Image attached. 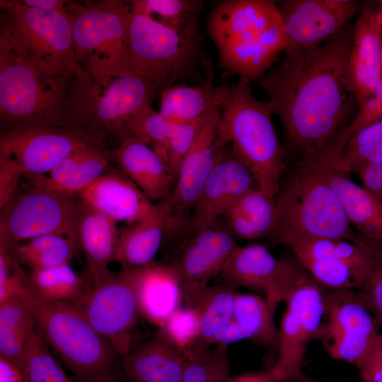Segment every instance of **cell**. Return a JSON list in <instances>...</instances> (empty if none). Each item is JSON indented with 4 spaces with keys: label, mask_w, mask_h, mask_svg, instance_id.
<instances>
[{
    "label": "cell",
    "mask_w": 382,
    "mask_h": 382,
    "mask_svg": "<svg viewBox=\"0 0 382 382\" xmlns=\"http://www.w3.org/2000/svg\"><path fill=\"white\" fill-rule=\"evenodd\" d=\"M171 212L168 195L154 204L143 219L119 230L115 261L122 270L142 267L155 262L168 232Z\"/></svg>",
    "instance_id": "cell-23"
},
{
    "label": "cell",
    "mask_w": 382,
    "mask_h": 382,
    "mask_svg": "<svg viewBox=\"0 0 382 382\" xmlns=\"http://www.w3.org/2000/svg\"><path fill=\"white\" fill-rule=\"evenodd\" d=\"M29 279L37 296L53 302H74L86 285V277L79 275L69 264L32 270Z\"/></svg>",
    "instance_id": "cell-37"
},
{
    "label": "cell",
    "mask_w": 382,
    "mask_h": 382,
    "mask_svg": "<svg viewBox=\"0 0 382 382\" xmlns=\"http://www.w3.org/2000/svg\"><path fill=\"white\" fill-rule=\"evenodd\" d=\"M0 10V50L49 76L73 77L83 72L76 62L66 11L30 7L21 0H1Z\"/></svg>",
    "instance_id": "cell-7"
},
{
    "label": "cell",
    "mask_w": 382,
    "mask_h": 382,
    "mask_svg": "<svg viewBox=\"0 0 382 382\" xmlns=\"http://www.w3.org/2000/svg\"><path fill=\"white\" fill-rule=\"evenodd\" d=\"M202 38L199 26L176 30L132 11L128 30L130 69L160 94L177 81L197 78Z\"/></svg>",
    "instance_id": "cell-9"
},
{
    "label": "cell",
    "mask_w": 382,
    "mask_h": 382,
    "mask_svg": "<svg viewBox=\"0 0 382 382\" xmlns=\"http://www.w3.org/2000/svg\"><path fill=\"white\" fill-rule=\"evenodd\" d=\"M335 291L325 300L329 316L328 350L332 357L357 366L378 346L382 335L364 305L349 290Z\"/></svg>",
    "instance_id": "cell-19"
},
{
    "label": "cell",
    "mask_w": 382,
    "mask_h": 382,
    "mask_svg": "<svg viewBox=\"0 0 382 382\" xmlns=\"http://www.w3.org/2000/svg\"><path fill=\"white\" fill-rule=\"evenodd\" d=\"M207 115L188 124L173 125L168 143L167 166L174 185L182 162L194 143Z\"/></svg>",
    "instance_id": "cell-46"
},
{
    "label": "cell",
    "mask_w": 382,
    "mask_h": 382,
    "mask_svg": "<svg viewBox=\"0 0 382 382\" xmlns=\"http://www.w3.org/2000/svg\"><path fill=\"white\" fill-rule=\"evenodd\" d=\"M111 156L117 168L151 201H161L171 193L174 182L166 164L142 141L124 134Z\"/></svg>",
    "instance_id": "cell-25"
},
{
    "label": "cell",
    "mask_w": 382,
    "mask_h": 382,
    "mask_svg": "<svg viewBox=\"0 0 382 382\" xmlns=\"http://www.w3.org/2000/svg\"><path fill=\"white\" fill-rule=\"evenodd\" d=\"M112 156L100 146L80 148L60 161L47 175L29 180L28 187L68 197L79 195L111 171Z\"/></svg>",
    "instance_id": "cell-24"
},
{
    "label": "cell",
    "mask_w": 382,
    "mask_h": 382,
    "mask_svg": "<svg viewBox=\"0 0 382 382\" xmlns=\"http://www.w3.org/2000/svg\"><path fill=\"white\" fill-rule=\"evenodd\" d=\"M257 188L253 173L226 145L195 202L185 228L183 245L193 234L221 216L236 199Z\"/></svg>",
    "instance_id": "cell-20"
},
{
    "label": "cell",
    "mask_w": 382,
    "mask_h": 382,
    "mask_svg": "<svg viewBox=\"0 0 382 382\" xmlns=\"http://www.w3.org/2000/svg\"><path fill=\"white\" fill-rule=\"evenodd\" d=\"M0 382H25L19 369L2 356H0Z\"/></svg>",
    "instance_id": "cell-52"
},
{
    "label": "cell",
    "mask_w": 382,
    "mask_h": 382,
    "mask_svg": "<svg viewBox=\"0 0 382 382\" xmlns=\"http://www.w3.org/2000/svg\"><path fill=\"white\" fill-rule=\"evenodd\" d=\"M172 345L186 354L196 344L199 335V317L187 306L179 308L158 332Z\"/></svg>",
    "instance_id": "cell-43"
},
{
    "label": "cell",
    "mask_w": 382,
    "mask_h": 382,
    "mask_svg": "<svg viewBox=\"0 0 382 382\" xmlns=\"http://www.w3.org/2000/svg\"><path fill=\"white\" fill-rule=\"evenodd\" d=\"M137 291L141 316L159 328L181 307L180 283L170 265L139 267Z\"/></svg>",
    "instance_id": "cell-28"
},
{
    "label": "cell",
    "mask_w": 382,
    "mask_h": 382,
    "mask_svg": "<svg viewBox=\"0 0 382 382\" xmlns=\"http://www.w3.org/2000/svg\"><path fill=\"white\" fill-rule=\"evenodd\" d=\"M354 243L367 260L366 272L360 288L364 291L368 304L382 322V239L367 238L357 233Z\"/></svg>",
    "instance_id": "cell-42"
},
{
    "label": "cell",
    "mask_w": 382,
    "mask_h": 382,
    "mask_svg": "<svg viewBox=\"0 0 382 382\" xmlns=\"http://www.w3.org/2000/svg\"><path fill=\"white\" fill-rule=\"evenodd\" d=\"M138 272L134 268L108 270L96 277L86 275L82 294L70 303L122 357L132 349L133 330L141 316Z\"/></svg>",
    "instance_id": "cell-11"
},
{
    "label": "cell",
    "mask_w": 382,
    "mask_h": 382,
    "mask_svg": "<svg viewBox=\"0 0 382 382\" xmlns=\"http://www.w3.org/2000/svg\"><path fill=\"white\" fill-rule=\"evenodd\" d=\"M33 289L13 295L0 303V328L23 335L35 328Z\"/></svg>",
    "instance_id": "cell-44"
},
{
    "label": "cell",
    "mask_w": 382,
    "mask_h": 382,
    "mask_svg": "<svg viewBox=\"0 0 382 382\" xmlns=\"http://www.w3.org/2000/svg\"><path fill=\"white\" fill-rule=\"evenodd\" d=\"M275 216L266 237L286 244L300 237L342 239L354 243L357 233L350 225L340 199L320 174L315 156L299 158L276 198Z\"/></svg>",
    "instance_id": "cell-4"
},
{
    "label": "cell",
    "mask_w": 382,
    "mask_h": 382,
    "mask_svg": "<svg viewBox=\"0 0 382 382\" xmlns=\"http://www.w3.org/2000/svg\"><path fill=\"white\" fill-rule=\"evenodd\" d=\"M103 141L71 127H35L1 132L0 158L13 162L28 180L47 175L73 151Z\"/></svg>",
    "instance_id": "cell-14"
},
{
    "label": "cell",
    "mask_w": 382,
    "mask_h": 382,
    "mask_svg": "<svg viewBox=\"0 0 382 382\" xmlns=\"http://www.w3.org/2000/svg\"><path fill=\"white\" fill-rule=\"evenodd\" d=\"M276 201L258 188L236 199L223 213L228 228L243 239L266 237L273 224Z\"/></svg>",
    "instance_id": "cell-32"
},
{
    "label": "cell",
    "mask_w": 382,
    "mask_h": 382,
    "mask_svg": "<svg viewBox=\"0 0 382 382\" xmlns=\"http://www.w3.org/2000/svg\"><path fill=\"white\" fill-rule=\"evenodd\" d=\"M8 248L21 264L32 270L69 264L79 246L76 238L52 233Z\"/></svg>",
    "instance_id": "cell-33"
},
{
    "label": "cell",
    "mask_w": 382,
    "mask_h": 382,
    "mask_svg": "<svg viewBox=\"0 0 382 382\" xmlns=\"http://www.w3.org/2000/svg\"><path fill=\"white\" fill-rule=\"evenodd\" d=\"M378 354L380 355V357H381L382 359V340L378 347Z\"/></svg>",
    "instance_id": "cell-55"
},
{
    "label": "cell",
    "mask_w": 382,
    "mask_h": 382,
    "mask_svg": "<svg viewBox=\"0 0 382 382\" xmlns=\"http://www.w3.org/2000/svg\"><path fill=\"white\" fill-rule=\"evenodd\" d=\"M250 339V333L233 318L219 328L210 338L208 345H228L243 340Z\"/></svg>",
    "instance_id": "cell-49"
},
{
    "label": "cell",
    "mask_w": 382,
    "mask_h": 382,
    "mask_svg": "<svg viewBox=\"0 0 382 382\" xmlns=\"http://www.w3.org/2000/svg\"><path fill=\"white\" fill-rule=\"evenodd\" d=\"M74 48L83 69L134 75L129 63L130 1H68Z\"/></svg>",
    "instance_id": "cell-10"
},
{
    "label": "cell",
    "mask_w": 382,
    "mask_h": 382,
    "mask_svg": "<svg viewBox=\"0 0 382 382\" xmlns=\"http://www.w3.org/2000/svg\"><path fill=\"white\" fill-rule=\"evenodd\" d=\"M250 81L227 86L219 105V134L255 177L258 189L276 201L284 169V152L275 132L270 102L253 93Z\"/></svg>",
    "instance_id": "cell-3"
},
{
    "label": "cell",
    "mask_w": 382,
    "mask_h": 382,
    "mask_svg": "<svg viewBox=\"0 0 382 382\" xmlns=\"http://www.w3.org/2000/svg\"><path fill=\"white\" fill-rule=\"evenodd\" d=\"M83 69L69 83L66 125L103 141L124 135L132 117L159 93L154 85L137 76Z\"/></svg>",
    "instance_id": "cell-5"
},
{
    "label": "cell",
    "mask_w": 382,
    "mask_h": 382,
    "mask_svg": "<svg viewBox=\"0 0 382 382\" xmlns=\"http://www.w3.org/2000/svg\"><path fill=\"white\" fill-rule=\"evenodd\" d=\"M26 6L35 7L46 11L66 12V4L68 1L64 0H21Z\"/></svg>",
    "instance_id": "cell-53"
},
{
    "label": "cell",
    "mask_w": 382,
    "mask_h": 382,
    "mask_svg": "<svg viewBox=\"0 0 382 382\" xmlns=\"http://www.w3.org/2000/svg\"><path fill=\"white\" fill-rule=\"evenodd\" d=\"M80 199L28 187L1 209L0 244L11 247L34 237L61 234L76 238Z\"/></svg>",
    "instance_id": "cell-12"
},
{
    "label": "cell",
    "mask_w": 382,
    "mask_h": 382,
    "mask_svg": "<svg viewBox=\"0 0 382 382\" xmlns=\"http://www.w3.org/2000/svg\"><path fill=\"white\" fill-rule=\"evenodd\" d=\"M74 380V379H73ZM74 382H76L74 380Z\"/></svg>",
    "instance_id": "cell-58"
},
{
    "label": "cell",
    "mask_w": 382,
    "mask_h": 382,
    "mask_svg": "<svg viewBox=\"0 0 382 382\" xmlns=\"http://www.w3.org/2000/svg\"><path fill=\"white\" fill-rule=\"evenodd\" d=\"M186 364L185 354L158 332L122 357L129 382H181Z\"/></svg>",
    "instance_id": "cell-26"
},
{
    "label": "cell",
    "mask_w": 382,
    "mask_h": 382,
    "mask_svg": "<svg viewBox=\"0 0 382 382\" xmlns=\"http://www.w3.org/2000/svg\"><path fill=\"white\" fill-rule=\"evenodd\" d=\"M32 296L35 329L76 382H120L122 357L75 306Z\"/></svg>",
    "instance_id": "cell-6"
},
{
    "label": "cell",
    "mask_w": 382,
    "mask_h": 382,
    "mask_svg": "<svg viewBox=\"0 0 382 382\" xmlns=\"http://www.w3.org/2000/svg\"><path fill=\"white\" fill-rule=\"evenodd\" d=\"M64 374L45 341L35 328L32 330L23 347L22 375L25 382H56Z\"/></svg>",
    "instance_id": "cell-40"
},
{
    "label": "cell",
    "mask_w": 382,
    "mask_h": 382,
    "mask_svg": "<svg viewBox=\"0 0 382 382\" xmlns=\"http://www.w3.org/2000/svg\"><path fill=\"white\" fill-rule=\"evenodd\" d=\"M207 29L219 66L250 82L260 81L288 47L275 1L219 2L208 16Z\"/></svg>",
    "instance_id": "cell-2"
},
{
    "label": "cell",
    "mask_w": 382,
    "mask_h": 382,
    "mask_svg": "<svg viewBox=\"0 0 382 382\" xmlns=\"http://www.w3.org/2000/svg\"><path fill=\"white\" fill-rule=\"evenodd\" d=\"M22 176L23 175L16 165L6 158H0V209L17 192Z\"/></svg>",
    "instance_id": "cell-48"
},
{
    "label": "cell",
    "mask_w": 382,
    "mask_h": 382,
    "mask_svg": "<svg viewBox=\"0 0 382 382\" xmlns=\"http://www.w3.org/2000/svg\"><path fill=\"white\" fill-rule=\"evenodd\" d=\"M219 123L217 108L206 117L182 162L169 195L172 212L168 236L185 230L199 195L226 146L220 137Z\"/></svg>",
    "instance_id": "cell-17"
},
{
    "label": "cell",
    "mask_w": 382,
    "mask_h": 382,
    "mask_svg": "<svg viewBox=\"0 0 382 382\" xmlns=\"http://www.w3.org/2000/svg\"><path fill=\"white\" fill-rule=\"evenodd\" d=\"M71 79L44 74L16 54L0 50L1 132L68 127L66 109Z\"/></svg>",
    "instance_id": "cell-8"
},
{
    "label": "cell",
    "mask_w": 382,
    "mask_h": 382,
    "mask_svg": "<svg viewBox=\"0 0 382 382\" xmlns=\"http://www.w3.org/2000/svg\"><path fill=\"white\" fill-rule=\"evenodd\" d=\"M130 4L132 11L180 30L199 27V17L204 8L200 0H134Z\"/></svg>",
    "instance_id": "cell-38"
},
{
    "label": "cell",
    "mask_w": 382,
    "mask_h": 382,
    "mask_svg": "<svg viewBox=\"0 0 382 382\" xmlns=\"http://www.w3.org/2000/svg\"><path fill=\"white\" fill-rule=\"evenodd\" d=\"M78 197L115 222L127 224L143 219L154 205L118 168L98 178Z\"/></svg>",
    "instance_id": "cell-22"
},
{
    "label": "cell",
    "mask_w": 382,
    "mask_h": 382,
    "mask_svg": "<svg viewBox=\"0 0 382 382\" xmlns=\"http://www.w3.org/2000/svg\"><path fill=\"white\" fill-rule=\"evenodd\" d=\"M354 27L348 23L315 47L286 49L259 81L299 158L320 154L358 108L348 73Z\"/></svg>",
    "instance_id": "cell-1"
},
{
    "label": "cell",
    "mask_w": 382,
    "mask_h": 382,
    "mask_svg": "<svg viewBox=\"0 0 382 382\" xmlns=\"http://www.w3.org/2000/svg\"><path fill=\"white\" fill-rule=\"evenodd\" d=\"M274 313L259 296L238 293L235 298L233 318L250 333L251 340L270 349H278L279 345Z\"/></svg>",
    "instance_id": "cell-35"
},
{
    "label": "cell",
    "mask_w": 382,
    "mask_h": 382,
    "mask_svg": "<svg viewBox=\"0 0 382 382\" xmlns=\"http://www.w3.org/2000/svg\"><path fill=\"white\" fill-rule=\"evenodd\" d=\"M173 127V124L168 122L159 112L155 111L150 104L132 117L125 134L131 135L144 142L167 166L168 143Z\"/></svg>",
    "instance_id": "cell-41"
},
{
    "label": "cell",
    "mask_w": 382,
    "mask_h": 382,
    "mask_svg": "<svg viewBox=\"0 0 382 382\" xmlns=\"http://www.w3.org/2000/svg\"><path fill=\"white\" fill-rule=\"evenodd\" d=\"M238 293L236 287L226 283L209 286L204 291L192 308L199 317V338L187 354L210 347L208 342L214 333L233 319Z\"/></svg>",
    "instance_id": "cell-34"
},
{
    "label": "cell",
    "mask_w": 382,
    "mask_h": 382,
    "mask_svg": "<svg viewBox=\"0 0 382 382\" xmlns=\"http://www.w3.org/2000/svg\"><path fill=\"white\" fill-rule=\"evenodd\" d=\"M228 382H274L268 374H243L229 380Z\"/></svg>",
    "instance_id": "cell-54"
},
{
    "label": "cell",
    "mask_w": 382,
    "mask_h": 382,
    "mask_svg": "<svg viewBox=\"0 0 382 382\" xmlns=\"http://www.w3.org/2000/svg\"><path fill=\"white\" fill-rule=\"evenodd\" d=\"M381 63H382V48H381Z\"/></svg>",
    "instance_id": "cell-57"
},
{
    "label": "cell",
    "mask_w": 382,
    "mask_h": 382,
    "mask_svg": "<svg viewBox=\"0 0 382 382\" xmlns=\"http://www.w3.org/2000/svg\"><path fill=\"white\" fill-rule=\"evenodd\" d=\"M381 120H382V79L369 98L358 108L355 116L331 144L334 154L338 156L349 139L357 132Z\"/></svg>",
    "instance_id": "cell-45"
},
{
    "label": "cell",
    "mask_w": 382,
    "mask_h": 382,
    "mask_svg": "<svg viewBox=\"0 0 382 382\" xmlns=\"http://www.w3.org/2000/svg\"><path fill=\"white\" fill-rule=\"evenodd\" d=\"M228 347L226 345H216L188 353L181 382H228L231 363Z\"/></svg>",
    "instance_id": "cell-39"
},
{
    "label": "cell",
    "mask_w": 382,
    "mask_h": 382,
    "mask_svg": "<svg viewBox=\"0 0 382 382\" xmlns=\"http://www.w3.org/2000/svg\"><path fill=\"white\" fill-rule=\"evenodd\" d=\"M227 86L174 84L160 93L159 113L173 125H185L219 108Z\"/></svg>",
    "instance_id": "cell-31"
},
{
    "label": "cell",
    "mask_w": 382,
    "mask_h": 382,
    "mask_svg": "<svg viewBox=\"0 0 382 382\" xmlns=\"http://www.w3.org/2000/svg\"><path fill=\"white\" fill-rule=\"evenodd\" d=\"M276 4L287 36V48L322 44L349 23L364 4L355 0H283Z\"/></svg>",
    "instance_id": "cell-18"
},
{
    "label": "cell",
    "mask_w": 382,
    "mask_h": 382,
    "mask_svg": "<svg viewBox=\"0 0 382 382\" xmlns=\"http://www.w3.org/2000/svg\"><path fill=\"white\" fill-rule=\"evenodd\" d=\"M379 344L357 365L366 382H382V359L378 352Z\"/></svg>",
    "instance_id": "cell-51"
},
{
    "label": "cell",
    "mask_w": 382,
    "mask_h": 382,
    "mask_svg": "<svg viewBox=\"0 0 382 382\" xmlns=\"http://www.w3.org/2000/svg\"><path fill=\"white\" fill-rule=\"evenodd\" d=\"M382 21L378 9L364 3L354 23L348 73L358 105L362 106L382 79Z\"/></svg>",
    "instance_id": "cell-21"
},
{
    "label": "cell",
    "mask_w": 382,
    "mask_h": 382,
    "mask_svg": "<svg viewBox=\"0 0 382 382\" xmlns=\"http://www.w3.org/2000/svg\"><path fill=\"white\" fill-rule=\"evenodd\" d=\"M335 241L328 238L300 237L286 245L316 282L334 291L350 290L356 288L354 279L339 257Z\"/></svg>",
    "instance_id": "cell-30"
},
{
    "label": "cell",
    "mask_w": 382,
    "mask_h": 382,
    "mask_svg": "<svg viewBox=\"0 0 382 382\" xmlns=\"http://www.w3.org/2000/svg\"><path fill=\"white\" fill-rule=\"evenodd\" d=\"M285 303L279 330V357L267 374L274 381L303 378L306 346L320 330L325 311V299L313 279L298 286Z\"/></svg>",
    "instance_id": "cell-15"
},
{
    "label": "cell",
    "mask_w": 382,
    "mask_h": 382,
    "mask_svg": "<svg viewBox=\"0 0 382 382\" xmlns=\"http://www.w3.org/2000/svg\"><path fill=\"white\" fill-rule=\"evenodd\" d=\"M26 337L16 332L0 328V356L14 364L19 369L21 374L23 347Z\"/></svg>",
    "instance_id": "cell-47"
},
{
    "label": "cell",
    "mask_w": 382,
    "mask_h": 382,
    "mask_svg": "<svg viewBox=\"0 0 382 382\" xmlns=\"http://www.w3.org/2000/svg\"><path fill=\"white\" fill-rule=\"evenodd\" d=\"M378 3L380 4V8L378 9V13H379V15L382 21V1H379Z\"/></svg>",
    "instance_id": "cell-56"
},
{
    "label": "cell",
    "mask_w": 382,
    "mask_h": 382,
    "mask_svg": "<svg viewBox=\"0 0 382 382\" xmlns=\"http://www.w3.org/2000/svg\"><path fill=\"white\" fill-rule=\"evenodd\" d=\"M316 158L320 174L337 195L349 223L361 235L382 239V204L349 175L333 169L322 154Z\"/></svg>",
    "instance_id": "cell-27"
},
{
    "label": "cell",
    "mask_w": 382,
    "mask_h": 382,
    "mask_svg": "<svg viewBox=\"0 0 382 382\" xmlns=\"http://www.w3.org/2000/svg\"><path fill=\"white\" fill-rule=\"evenodd\" d=\"M116 224L80 199L76 234L86 258L88 277L105 273L115 261L119 236Z\"/></svg>",
    "instance_id": "cell-29"
},
{
    "label": "cell",
    "mask_w": 382,
    "mask_h": 382,
    "mask_svg": "<svg viewBox=\"0 0 382 382\" xmlns=\"http://www.w3.org/2000/svg\"><path fill=\"white\" fill-rule=\"evenodd\" d=\"M335 170L349 175L382 161V120L352 135L340 154L325 158Z\"/></svg>",
    "instance_id": "cell-36"
},
{
    "label": "cell",
    "mask_w": 382,
    "mask_h": 382,
    "mask_svg": "<svg viewBox=\"0 0 382 382\" xmlns=\"http://www.w3.org/2000/svg\"><path fill=\"white\" fill-rule=\"evenodd\" d=\"M216 220L193 234L170 264L178 279L185 306L193 308L238 245L227 226L219 225Z\"/></svg>",
    "instance_id": "cell-16"
},
{
    "label": "cell",
    "mask_w": 382,
    "mask_h": 382,
    "mask_svg": "<svg viewBox=\"0 0 382 382\" xmlns=\"http://www.w3.org/2000/svg\"><path fill=\"white\" fill-rule=\"evenodd\" d=\"M219 276L222 283L264 294L274 312L298 286L314 279L296 258L277 260L260 244L238 245Z\"/></svg>",
    "instance_id": "cell-13"
},
{
    "label": "cell",
    "mask_w": 382,
    "mask_h": 382,
    "mask_svg": "<svg viewBox=\"0 0 382 382\" xmlns=\"http://www.w3.org/2000/svg\"><path fill=\"white\" fill-rule=\"evenodd\" d=\"M358 173L363 187L382 204V161L364 167Z\"/></svg>",
    "instance_id": "cell-50"
}]
</instances>
